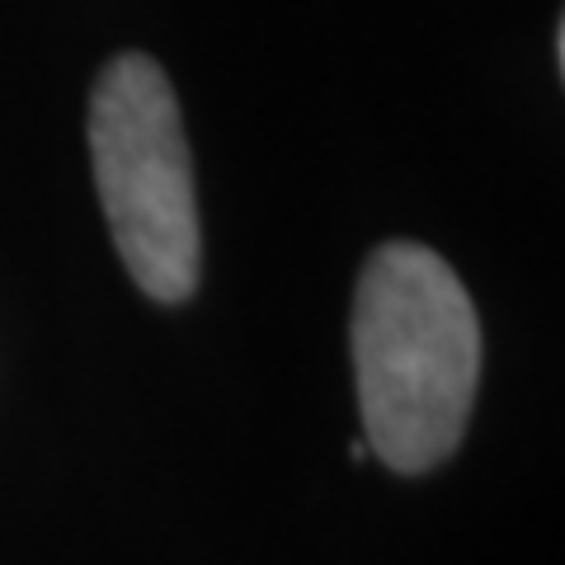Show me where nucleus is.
<instances>
[{"mask_svg":"<svg viewBox=\"0 0 565 565\" xmlns=\"http://www.w3.org/2000/svg\"><path fill=\"white\" fill-rule=\"evenodd\" d=\"M349 334L367 448L405 476L444 467L481 382V321L462 278L415 241L382 245L353 288Z\"/></svg>","mask_w":565,"mask_h":565,"instance_id":"1","label":"nucleus"},{"mask_svg":"<svg viewBox=\"0 0 565 565\" xmlns=\"http://www.w3.org/2000/svg\"><path fill=\"white\" fill-rule=\"evenodd\" d=\"M90 166L122 269L156 302H184L203 264L193 161L170 76L141 52L95 81Z\"/></svg>","mask_w":565,"mask_h":565,"instance_id":"2","label":"nucleus"}]
</instances>
